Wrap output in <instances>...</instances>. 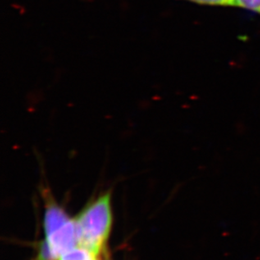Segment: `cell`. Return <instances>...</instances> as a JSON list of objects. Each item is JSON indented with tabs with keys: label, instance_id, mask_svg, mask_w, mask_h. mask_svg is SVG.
<instances>
[{
	"label": "cell",
	"instance_id": "1",
	"mask_svg": "<svg viewBox=\"0 0 260 260\" xmlns=\"http://www.w3.org/2000/svg\"><path fill=\"white\" fill-rule=\"evenodd\" d=\"M74 221L78 246L100 257L106 250L113 223L111 193L106 192L88 203Z\"/></svg>",
	"mask_w": 260,
	"mask_h": 260
},
{
	"label": "cell",
	"instance_id": "2",
	"mask_svg": "<svg viewBox=\"0 0 260 260\" xmlns=\"http://www.w3.org/2000/svg\"><path fill=\"white\" fill-rule=\"evenodd\" d=\"M198 5L210 6H222V7H237L235 0H187Z\"/></svg>",
	"mask_w": 260,
	"mask_h": 260
},
{
	"label": "cell",
	"instance_id": "3",
	"mask_svg": "<svg viewBox=\"0 0 260 260\" xmlns=\"http://www.w3.org/2000/svg\"><path fill=\"white\" fill-rule=\"evenodd\" d=\"M237 7L251 10L260 15V0H235Z\"/></svg>",
	"mask_w": 260,
	"mask_h": 260
}]
</instances>
